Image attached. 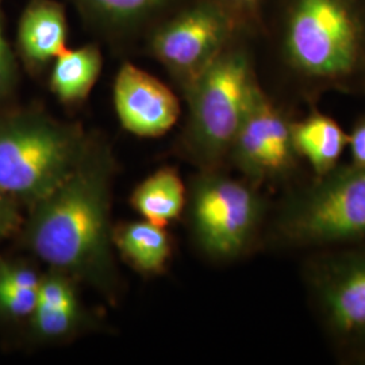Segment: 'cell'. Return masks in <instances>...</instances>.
I'll list each match as a JSON object with an SVG mask.
<instances>
[{
  "mask_svg": "<svg viewBox=\"0 0 365 365\" xmlns=\"http://www.w3.org/2000/svg\"><path fill=\"white\" fill-rule=\"evenodd\" d=\"M110 168L103 153L88 150L64 182L30 207L27 247L72 279L105 284L111 274Z\"/></svg>",
  "mask_w": 365,
  "mask_h": 365,
  "instance_id": "cell-1",
  "label": "cell"
},
{
  "mask_svg": "<svg viewBox=\"0 0 365 365\" xmlns=\"http://www.w3.org/2000/svg\"><path fill=\"white\" fill-rule=\"evenodd\" d=\"M276 244L317 252L365 244V168L337 165L291 185L272 222Z\"/></svg>",
  "mask_w": 365,
  "mask_h": 365,
  "instance_id": "cell-2",
  "label": "cell"
},
{
  "mask_svg": "<svg viewBox=\"0 0 365 365\" xmlns=\"http://www.w3.org/2000/svg\"><path fill=\"white\" fill-rule=\"evenodd\" d=\"M87 152L78 133L46 118L0 120V191L31 207L64 182Z\"/></svg>",
  "mask_w": 365,
  "mask_h": 365,
  "instance_id": "cell-3",
  "label": "cell"
},
{
  "mask_svg": "<svg viewBox=\"0 0 365 365\" xmlns=\"http://www.w3.org/2000/svg\"><path fill=\"white\" fill-rule=\"evenodd\" d=\"M303 279L334 353L342 361L365 364V244L313 252Z\"/></svg>",
  "mask_w": 365,
  "mask_h": 365,
  "instance_id": "cell-4",
  "label": "cell"
},
{
  "mask_svg": "<svg viewBox=\"0 0 365 365\" xmlns=\"http://www.w3.org/2000/svg\"><path fill=\"white\" fill-rule=\"evenodd\" d=\"M248 58L217 54L190 84L191 155L205 170L220 168L257 90Z\"/></svg>",
  "mask_w": 365,
  "mask_h": 365,
  "instance_id": "cell-5",
  "label": "cell"
},
{
  "mask_svg": "<svg viewBox=\"0 0 365 365\" xmlns=\"http://www.w3.org/2000/svg\"><path fill=\"white\" fill-rule=\"evenodd\" d=\"M191 229L200 249L215 260H232L253 245L267 217L257 187L220 168L205 170L190 195Z\"/></svg>",
  "mask_w": 365,
  "mask_h": 365,
  "instance_id": "cell-6",
  "label": "cell"
},
{
  "mask_svg": "<svg viewBox=\"0 0 365 365\" xmlns=\"http://www.w3.org/2000/svg\"><path fill=\"white\" fill-rule=\"evenodd\" d=\"M286 43L291 64L306 78L342 81L360 68L357 22L344 0H298Z\"/></svg>",
  "mask_w": 365,
  "mask_h": 365,
  "instance_id": "cell-7",
  "label": "cell"
},
{
  "mask_svg": "<svg viewBox=\"0 0 365 365\" xmlns=\"http://www.w3.org/2000/svg\"><path fill=\"white\" fill-rule=\"evenodd\" d=\"M291 123L257 87L227 156L252 185L297 178L303 161L292 144Z\"/></svg>",
  "mask_w": 365,
  "mask_h": 365,
  "instance_id": "cell-8",
  "label": "cell"
},
{
  "mask_svg": "<svg viewBox=\"0 0 365 365\" xmlns=\"http://www.w3.org/2000/svg\"><path fill=\"white\" fill-rule=\"evenodd\" d=\"M225 33L226 22L218 10L197 7L160 30L153 49L165 66L188 78L191 84L218 54Z\"/></svg>",
  "mask_w": 365,
  "mask_h": 365,
  "instance_id": "cell-9",
  "label": "cell"
},
{
  "mask_svg": "<svg viewBox=\"0 0 365 365\" xmlns=\"http://www.w3.org/2000/svg\"><path fill=\"white\" fill-rule=\"evenodd\" d=\"M114 102L122 126L140 137L165 134L180 115L175 93L160 80L131 64H125L118 73Z\"/></svg>",
  "mask_w": 365,
  "mask_h": 365,
  "instance_id": "cell-10",
  "label": "cell"
},
{
  "mask_svg": "<svg viewBox=\"0 0 365 365\" xmlns=\"http://www.w3.org/2000/svg\"><path fill=\"white\" fill-rule=\"evenodd\" d=\"M292 144L315 178L324 176L339 164L348 148V134L339 123L322 114H312L291 123Z\"/></svg>",
  "mask_w": 365,
  "mask_h": 365,
  "instance_id": "cell-11",
  "label": "cell"
},
{
  "mask_svg": "<svg viewBox=\"0 0 365 365\" xmlns=\"http://www.w3.org/2000/svg\"><path fill=\"white\" fill-rule=\"evenodd\" d=\"M66 16L52 1H37L24 14L19 25V46L34 64L56 60L66 52Z\"/></svg>",
  "mask_w": 365,
  "mask_h": 365,
  "instance_id": "cell-12",
  "label": "cell"
},
{
  "mask_svg": "<svg viewBox=\"0 0 365 365\" xmlns=\"http://www.w3.org/2000/svg\"><path fill=\"white\" fill-rule=\"evenodd\" d=\"M111 241L141 274H161L172 256V241L165 227L145 220L119 225L111 232Z\"/></svg>",
  "mask_w": 365,
  "mask_h": 365,
  "instance_id": "cell-13",
  "label": "cell"
},
{
  "mask_svg": "<svg viewBox=\"0 0 365 365\" xmlns=\"http://www.w3.org/2000/svg\"><path fill=\"white\" fill-rule=\"evenodd\" d=\"M131 206L144 218L161 227L176 221L187 205V192L179 172L164 167L148 176L131 194Z\"/></svg>",
  "mask_w": 365,
  "mask_h": 365,
  "instance_id": "cell-14",
  "label": "cell"
},
{
  "mask_svg": "<svg viewBox=\"0 0 365 365\" xmlns=\"http://www.w3.org/2000/svg\"><path fill=\"white\" fill-rule=\"evenodd\" d=\"M102 69V56L95 46L61 53L53 66L51 87L66 103L84 101L91 92Z\"/></svg>",
  "mask_w": 365,
  "mask_h": 365,
  "instance_id": "cell-15",
  "label": "cell"
},
{
  "mask_svg": "<svg viewBox=\"0 0 365 365\" xmlns=\"http://www.w3.org/2000/svg\"><path fill=\"white\" fill-rule=\"evenodd\" d=\"M80 306L63 309H34L30 315V325L37 339H57L69 336L80 321Z\"/></svg>",
  "mask_w": 365,
  "mask_h": 365,
  "instance_id": "cell-16",
  "label": "cell"
},
{
  "mask_svg": "<svg viewBox=\"0 0 365 365\" xmlns=\"http://www.w3.org/2000/svg\"><path fill=\"white\" fill-rule=\"evenodd\" d=\"M78 304L76 288L69 274L52 269L41 277L37 292V309H63Z\"/></svg>",
  "mask_w": 365,
  "mask_h": 365,
  "instance_id": "cell-17",
  "label": "cell"
},
{
  "mask_svg": "<svg viewBox=\"0 0 365 365\" xmlns=\"http://www.w3.org/2000/svg\"><path fill=\"white\" fill-rule=\"evenodd\" d=\"M38 289L14 286L0 276V315L10 319L30 318L37 304Z\"/></svg>",
  "mask_w": 365,
  "mask_h": 365,
  "instance_id": "cell-18",
  "label": "cell"
},
{
  "mask_svg": "<svg viewBox=\"0 0 365 365\" xmlns=\"http://www.w3.org/2000/svg\"><path fill=\"white\" fill-rule=\"evenodd\" d=\"M114 18H130L155 6L158 0H88Z\"/></svg>",
  "mask_w": 365,
  "mask_h": 365,
  "instance_id": "cell-19",
  "label": "cell"
},
{
  "mask_svg": "<svg viewBox=\"0 0 365 365\" xmlns=\"http://www.w3.org/2000/svg\"><path fill=\"white\" fill-rule=\"evenodd\" d=\"M19 205L0 191V245L21 227Z\"/></svg>",
  "mask_w": 365,
  "mask_h": 365,
  "instance_id": "cell-20",
  "label": "cell"
},
{
  "mask_svg": "<svg viewBox=\"0 0 365 365\" xmlns=\"http://www.w3.org/2000/svg\"><path fill=\"white\" fill-rule=\"evenodd\" d=\"M15 78V64L0 22V98L11 90Z\"/></svg>",
  "mask_w": 365,
  "mask_h": 365,
  "instance_id": "cell-21",
  "label": "cell"
},
{
  "mask_svg": "<svg viewBox=\"0 0 365 365\" xmlns=\"http://www.w3.org/2000/svg\"><path fill=\"white\" fill-rule=\"evenodd\" d=\"M348 148L353 165L365 168V117L360 119L348 134Z\"/></svg>",
  "mask_w": 365,
  "mask_h": 365,
  "instance_id": "cell-22",
  "label": "cell"
}]
</instances>
